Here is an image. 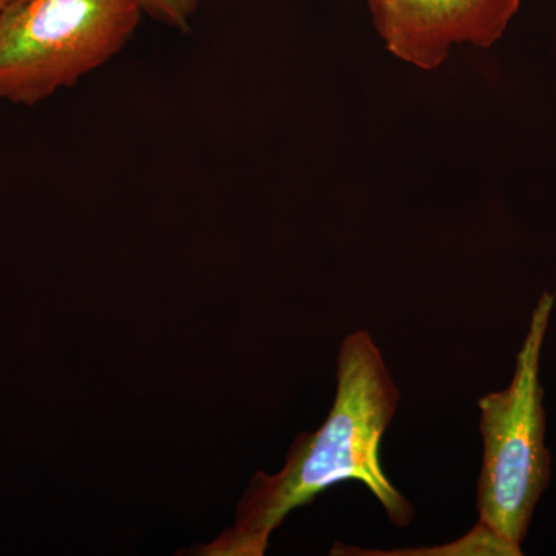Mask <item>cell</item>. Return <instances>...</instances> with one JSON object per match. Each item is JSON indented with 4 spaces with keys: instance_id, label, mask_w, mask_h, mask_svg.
Instances as JSON below:
<instances>
[{
    "instance_id": "cell-1",
    "label": "cell",
    "mask_w": 556,
    "mask_h": 556,
    "mask_svg": "<svg viewBox=\"0 0 556 556\" xmlns=\"http://www.w3.org/2000/svg\"><path fill=\"white\" fill-rule=\"evenodd\" d=\"M399 399L396 383L371 336L356 331L343 339L338 390L324 426L295 438L278 473L255 475L237 506L233 526L193 554L265 555L274 530L292 510L345 481L362 482L393 525L407 527L415 510L391 484L380 460V444Z\"/></svg>"
},
{
    "instance_id": "cell-2",
    "label": "cell",
    "mask_w": 556,
    "mask_h": 556,
    "mask_svg": "<svg viewBox=\"0 0 556 556\" xmlns=\"http://www.w3.org/2000/svg\"><path fill=\"white\" fill-rule=\"evenodd\" d=\"M555 295L538 300L519 350L510 387L479 399L482 467L478 479L479 529L521 555L533 511L551 481L546 412L540 361Z\"/></svg>"
},
{
    "instance_id": "cell-3",
    "label": "cell",
    "mask_w": 556,
    "mask_h": 556,
    "mask_svg": "<svg viewBox=\"0 0 556 556\" xmlns=\"http://www.w3.org/2000/svg\"><path fill=\"white\" fill-rule=\"evenodd\" d=\"M137 0H5L0 5V100L35 105L126 49Z\"/></svg>"
},
{
    "instance_id": "cell-4",
    "label": "cell",
    "mask_w": 556,
    "mask_h": 556,
    "mask_svg": "<svg viewBox=\"0 0 556 556\" xmlns=\"http://www.w3.org/2000/svg\"><path fill=\"white\" fill-rule=\"evenodd\" d=\"M521 0H368L387 49L424 70L447 60L453 43L486 49L506 31Z\"/></svg>"
},
{
    "instance_id": "cell-5",
    "label": "cell",
    "mask_w": 556,
    "mask_h": 556,
    "mask_svg": "<svg viewBox=\"0 0 556 556\" xmlns=\"http://www.w3.org/2000/svg\"><path fill=\"white\" fill-rule=\"evenodd\" d=\"M142 14L177 30H188L200 9V0H137Z\"/></svg>"
}]
</instances>
